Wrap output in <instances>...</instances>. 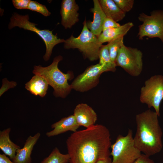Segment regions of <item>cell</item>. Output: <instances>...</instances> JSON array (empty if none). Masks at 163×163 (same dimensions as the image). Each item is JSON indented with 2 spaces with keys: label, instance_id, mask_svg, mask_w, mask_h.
<instances>
[{
  "label": "cell",
  "instance_id": "obj_1",
  "mask_svg": "<svg viewBox=\"0 0 163 163\" xmlns=\"http://www.w3.org/2000/svg\"><path fill=\"white\" fill-rule=\"evenodd\" d=\"M111 141L109 129L101 124L73 132L66 142L69 163H95L110 157Z\"/></svg>",
  "mask_w": 163,
  "mask_h": 163
},
{
  "label": "cell",
  "instance_id": "obj_2",
  "mask_svg": "<svg viewBox=\"0 0 163 163\" xmlns=\"http://www.w3.org/2000/svg\"><path fill=\"white\" fill-rule=\"evenodd\" d=\"M158 117L155 112L149 109L136 117L135 145L141 152L149 157L159 153L163 148L162 132Z\"/></svg>",
  "mask_w": 163,
  "mask_h": 163
},
{
  "label": "cell",
  "instance_id": "obj_3",
  "mask_svg": "<svg viewBox=\"0 0 163 163\" xmlns=\"http://www.w3.org/2000/svg\"><path fill=\"white\" fill-rule=\"evenodd\" d=\"M62 57L59 55L54 58L52 63L46 67L41 65L35 66L32 72L44 78L49 85L54 89L53 94L56 97L65 98L72 89L68 81L73 77L70 72L64 73L58 68L59 63L62 59Z\"/></svg>",
  "mask_w": 163,
  "mask_h": 163
},
{
  "label": "cell",
  "instance_id": "obj_4",
  "mask_svg": "<svg viewBox=\"0 0 163 163\" xmlns=\"http://www.w3.org/2000/svg\"><path fill=\"white\" fill-rule=\"evenodd\" d=\"M86 22L85 19L82 31L78 37L72 35L65 40L64 48L66 49H77L85 59L93 61L99 59V52L102 44L99 42L98 37L88 29Z\"/></svg>",
  "mask_w": 163,
  "mask_h": 163
},
{
  "label": "cell",
  "instance_id": "obj_5",
  "mask_svg": "<svg viewBox=\"0 0 163 163\" xmlns=\"http://www.w3.org/2000/svg\"><path fill=\"white\" fill-rule=\"evenodd\" d=\"M37 24L29 21L28 14L22 15L14 12L10 18L8 28L10 30L18 27L24 30L34 32L39 35L44 41L46 47V51L43 58L45 61L49 60L53 47L58 44L65 41L64 39L59 38L53 33V30H40L36 27Z\"/></svg>",
  "mask_w": 163,
  "mask_h": 163
},
{
  "label": "cell",
  "instance_id": "obj_6",
  "mask_svg": "<svg viewBox=\"0 0 163 163\" xmlns=\"http://www.w3.org/2000/svg\"><path fill=\"white\" fill-rule=\"evenodd\" d=\"M110 148L111 163H133L142 154L135 145L133 131L130 129L125 136L118 135Z\"/></svg>",
  "mask_w": 163,
  "mask_h": 163
},
{
  "label": "cell",
  "instance_id": "obj_7",
  "mask_svg": "<svg viewBox=\"0 0 163 163\" xmlns=\"http://www.w3.org/2000/svg\"><path fill=\"white\" fill-rule=\"evenodd\" d=\"M145 85L141 88L140 101L147 104L149 108L153 107L159 116L160 105L163 99V76H152L145 81Z\"/></svg>",
  "mask_w": 163,
  "mask_h": 163
},
{
  "label": "cell",
  "instance_id": "obj_8",
  "mask_svg": "<svg viewBox=\"0 0 163 163\" xmlns=\"http://www.w3.org/2000/svg\"><path fill=\"white\" fill-rule=\"evenodd\" d=\"M138 18L143 23L139 26L137 36L139 40H142L144 37H158L163 43V11H153L150 15L142 13Z\"/></svg>",
  "mask_w": 163,
  "mask_h": 163
},
{
  "label": "cell",
  "instance_id": "obj_9",
  "mask_svg": "<svg viewBox=\"0 0 163 163\" xmlns=\"http://www.w3.org/2000/svg\"><path fill=\"white\" fill-rule=\"evenodd\" d=\"M142 52L138 49L123 44L118 51L115 64L132 76H137L142 69Z\"/></svg>",
  "mask_w": 163,
  "mask_h": 163
},
{
  "label": "cell",
  "instance_id": "obj_10",
  "mask_svg": "<svg viewBox=\"0 0 163 163\" xmlns=\"http://www.w3.org/2000/svg\"><path fill=\"white\" fill-rule=\"evenodd\" d=\"M106 72L107 69L99 63L90 66L72 82L71 84L72 89L81 92L89 90L96 86L101 75Z\"/></svg>",
  "mask_w": 163,
  "mask_h": 163
},
{
  "label": "cell",
  "instance_id": "obj_11",
  "mask_svg": "<svg viewBox=\"0 0 163 163\" xmlns=\"http://www.w3.org/2000/svg\"><path fill=\"white\" fill-rule=\"evenodd\" d=\"M79 7L75 0H63L60 14L61 24L66 29L71 28L79 21Z\"/></svg>",
  "mask_w": 163,
  "mask_h": 163
},
{
  "label": "cell",
  "instance_id": "obj_12",
  "mask_svg": "<svg viewBox=\"0 0 163 163\" xmlns=\"http://www.w3.org/2000/svg\"><path fill=\"white\" fill-rule=\"evenodd\" d=\"M75 120L79 125L88 128L95 125L97 120V115L94 110L86 104L77 105L74 110Z\"/></svg>",
  "mask_w": 163,
  "mask_h": 163
},
{
  "label": "cell",
  "instance_id": "obj_13",
  "mask_svg": "<svg viewBox=\"0 0 163 163\" xmlns=\"http://www.w3.org/2000/svg\"><path fill=\"white\" fill-rule=\"evenodd\" d=\"M94 7L90 9L93 14L92 21H86V24L88 29L94 34L97 37L102 32V27L104 21L107 17L101 6L99 1L93 0Z\"/></svg>",
  "mask_w": 163,
  "mask_h": 163
},
{
  "label": "cell",
  "instance_id": "obj_14",
  "mask_svg": "<svg viewBox=\"0 0 163 163\" xmlns=\"http://www.w3.org/2000/svg\"><path fill=\"white\" fill-rule=\"evenodd\" d=\"M41 136L39 132L34 136H29L26 139L24 146L18 149L13 161L14 163H31V154L34 146Z\"/></svg>",
  "mask_w": 163,
  "mask_h": 163
},
{
  "label": "cell",
  "instance_id": "obj_15",
  "mask_svg": "<svg viewBox=\"0 0 163 163\" xmlns=\"http://www.w3.org/2000/svg\"><path fill=\"white\" fill-rule=\"evenodd\" d=\"M79 127L73 115H71L63 117L53 124L51 125V128L53 129V130L46 132V135L47 137H50L68 131L74 132L77 131Z\"/></svg>",
  "mask_w": 163,
  "mask_h": 163
},
{
  "label": "cell",
  "instance_id": "obj_16",
  "mask_svg": "<svg viewBox=\"0 0 163 163\" xmlns=\"http://www.w3.org/2000/svg\"><path fill=\"white\" fill-rule=\"evenodd\" d=\"M132 22H129L117 28H109L103 30L98 37L99 42L103 44L108 43L116 38L124 36L133 26Z\"/></svg>",
  "mask_w": 163,
  "mask_h": 163
},
{
  "label": "cell",
  "instance_id": "obj_17",
  "mask_svg": "<svg viewBox=\"0 0 163 163\" xmlns=\"http://www.w3.org/2000/svg\"><path fill=\"white\" fill-rule=\"evenodd\" d=\"M10 127L0 131V149L12 160L14 158L17 150L21 147L12 142L10 138Z\"/></svg>",
  "mask_w": 163,
  "mask_h": 163
},
{
  "label": "cell",
  "instance_id": "obj_18",
  "mask_svg": "<svg viewBox=\"0 0 163 163\" xmlns=\"http://www.w3.org/2000/svg\"><path fill=\"white\" fill-rule=\"evenodd\" d=\"M48 85L44 78L35 75L25 84V88L31 94L43 97L47 93Z\"/></svg>",
  "mask_w": 163,
  "mask_h": 163
},
{
  "label": "cell",
  "instance_id": "obj_19",
  "mask_svg": "<svg viewBox=\"0 0 163 163\" xmlns=\"http://www.w3.org/2000/svg\"><path fill=\"white\" fill-rule=\"evenodd\" d=\"M101 8L107 17L116 22L125 17L126 13L122 11L113 0H99Z\"/></svg>",
  "mask_w": 163,
  "mask_h": 163
},
{
  "label": "cell",
  "instance_id": "obj_20",
  "mask_svg": "<svg viewBox=\"0 0 163 163\" xmlns=\"http://www.w3.org/2000/svg\"><path fill=\"white\" fill-rule=\"evenodd\" d=\"M99 63L104 66L108 71L115 72L117 66L111 59L107 45H102L99 53Z\"/></svg>",
  "mask_w": 163,
  "mask_h": 163
},
{
  "label": "cell",
  "instance_id": "obj_21",
  "mask_svg": "<svg viewBox=\"0 0 163 163\" xmlns=\"http://www.w3.org/2000/svg\"><path fill=\"white\" fill-rule=\"evenodd\" d=\"M70 159L69 155L62 154L59 149L55 147L47 157L40 163H69Z\"/></svg>",
  "mask_w": 163,
  "mask_h": 163
},
{
  "label": "cell",
  "instance_id": "obj_22",
  "mask_svg": "<svg viewBox=\"0 0 163 163\" xmlns=\"http://www.w3.org/2000/svg\"><path fill=\"white\" fill-rule=\"evenodd\" d=\"M123 37H120L113 40L107 44L111 60L115 63L118 51L124 44Z\"/></svg>",
  "mask_w": 163,
  "mask_h": 163
},
{
  "label": "cell",
  "instance_id": "obj_23",
  "mask_svg": "<svg viewBox=\"0 0 163 163\" xmlns=\"http://www.w3.org/2000/svg\"><path fill=\"white\" fill-rule=\"evenodd\" d=\"M28 9L39 12L45 17L49 16L51 14V12L45 5L36 1L30 0Z\"/></svg>",
  "mask_w": 163,
  "mask_h": 163
},
{
  "label": "cell",
  "instance_id": "obj_24",
  "mask_svg": "<svg viewBox=\"0 0 163 163\" xmlns=\"http://www.w3.org/2000/svg\"><path fill=\"white\" fill-rule=\"evenodd\" d=\"M118 7L126 13L130 11L134 4L133 0H113Z\"/></svg>",
  "mask_w": 163,
  "mask_h": 163
},
{
  "label": "cell",
  "instance_id": "obj_25",
  "mask_svg": "<svg viewBox=\"0 0 163 163\" xmlns=\"http://www.w3.org/2000/svg\"><path fill=\"white\" fill-rule=\"evenodd\" d=\"M17 85L16 82L14 81H9L6 78H3L2 80V85L0 89V96L8 89L14 88Z\"/></svg>",
  "mask_w": 163,
  "mask_h": 163
},
{
  "label": "cell",
  "instance_id": "obj_26",
  "mask_svg": "<svg viewBox=\"0 0 163 163\" xmlns=\"http://www.w3.org/2000/svg\"><path fill=\"white\" fill-rule=\"evenodd\" d=\"M120 26V25L119 23L112 19L107 17L103 23L102 31L109 28H117Z\"/></svg>",
  "mask_w": 163,
  "mask_h": 163
},
{
  "label": "cell",
  "instance_id": "obj_27",
  "mask_svg": "<svg viewBox=\"0 0 163 163\" xmlns=\"http://www.w3.org/2000/svg\"><path fill=\"white\" fill-rule=\"evenodd\" d=\"M13 4L17 9H28L30 0H12Z\"/></svg>",
  "mask_w": 163,
  "mask_h": 163
},
{
  "label": "cell",
  "instance_id": "obj_28",
  "mask_svg": "<svg viewBox=\"0 0 163 163\" xmlns=\"http://www.w3.org/2000/svg\"><path fill=\"white\" fill-rule=\"evenodd\" d=\"M133 163H155L149 156L142 154Z\"/></svg>",
  "mask_w": 163,
  "mask_h": 163
},
{
  "label": "cell",
  "instance_id": "obj_29",
  "mask_svg": "<svg viewBox=\"0 0 163 163\" xmlns=\"http://www.w3.org/2000/svg\"><path fill=\"white\" fill-rule=\"evenodd\" d=\"M0 163H14L5 154H0Z\"/></svg>",
  "mask_w": 163,
  "mask_h": 163
},
{
  "label": "cell",
  "instance_id": "obj_30",
  "mask_svg": "<svg viewBox=\"0 0 163 163\" xmlns=\"http://www.w3.org/2000/svg\"><path fill=\"white\" fill-rule=\"evenodd\" d=\"M112 159L109 157L105 159L98 161L95 163H111Z\"/></svg>",
  "mask_w": 163,
  "mask_h": 163
}]
</instances>
